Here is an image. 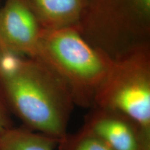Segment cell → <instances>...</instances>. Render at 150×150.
<instances>
[{"label":"cell","mask_w":150,"mask_h":150,"mask_svg":"<svg viewBox=\"0 0 150 150\" xmlns=\"http://www.w3.org/2000/svg\"><path fill=\"white\" fill-rule=\"evenodd\" d=\"M0 95L26 128L59 141L67 134L75 105L67 83L40 60L5 52Z\"/></svg>","instance_id":"6da1fadb"},{"label":"cell","mask_w":150,"mask_h":150,"mask_svg":"<svg viewBox=\"0 0 150 150\" xmlns=\"http://www.w3.org/2000/svg\"><path fill=\"white\" fill-rule=\"evenodd\" d=\"M33 59L41 61L63 79L76 106L91 108L112 59L92 45L78 28L41 30Z\"/></svg>","instance_id":"7a4b0ae2"},{"label":"cell","mask_w":150,"mask_h":150,"mask_svg":"<svg viewBox=\"0 0 150 150\" xmlns=\"http://www.w3.org/2000/svg\"><path fill=\"white\" fill-rule=\"evenodd\" d=\"M78 29L90 44L115 59L150 43V0H86Z\"/></svg>","instance_id":"3957f363"},{"label":"cell","mask_w":150,"mask_h":150,"mask_svg":"<svg viewBox=\"0 0 150 150\" xmlns=\"http://www.w3.org/2000/svg\"><path fill=\"white\" fill-rule=\"evenodd\" d=\"M95 106L122 112L150 132V43L112 59Z\"/></svg>","instance_id":"277c9868"},{"label":"cell","mask_w":150,"mask_h":150,"mask_svg":"<svg viewBox=\"0 0 150 150\" xmlns=\"http://www.w3.org/2000/svg\"><path fill=\"white\" fill-rule=\"evenodd\" d=\"M83 127L112 150H150V132L117 110L95 106L89 108Z\"/></svg>","instance_id":"5b68a950"},{"label":"cell","mask_w":150,"mask_h":150,"mask_svg":"<svg viewBox=\"0 0 150 150\" xmlns=\"http://www.w3.org/2000/svg\"><path fill=\"white\" fill-rule=\"evenodd\" d=\"M41 30L26 0H5L0 8V47L4 51L33 58Z\"/></svg>","instance_id":"8992f818"},{"label":"cell","mask_w":150,"mask_h":150,"mask_svg":"<svg viewBox=\"0 0 150 150\" xmlns=\"http://www.w3.org/2000/svg\"><path fill=\"white\" fill-rule=\"evenodd\" d=\"M42 29L78 28L86 0H26Z\"/></svg>","instance_id":"52a82bcc"},{"label":"cell","mask_w":150,"mask_h":150,"mask_svg":"<svg viewBox=\"0 0 150 150\" xmlns=\"http://www.w3.org/2000/svg\"><path fill=\"white\" fill-rule=\"evenodd\" d=\"M58 140L23 126L11 127L0 136V150H54Z\"/></svg>","instance_id":"ba28073f"},{"label":"cell","mask_w":150,"mask_h":150,"mask_svg":"<svg viewBox=\"0 0 150 150\" xmlns=\"http://www.w3.org/2000/svg\"><path fill=\"white\" fill-rule=\"evenodd\" d=\"M59 150H112L106 142L91 131L81 127L58 141Z\"/></svg>","instance_id":"9c48e42d"},{"label":"cell","mask_w":150,"mask_h":150,"mask_svg":"<svg viewBox=\"0 0 150 150\" xmlns=\"http://www.w3.org/2000/svg\"><path fill=\"white\" fill-rule=\"evenodd\" d=\"M11 127H13V123L11 113L0 95V136Z\"/></svg>","instance_id":"30bf717a"},{"label":"cell","mask_w":150,"mask_h":150,"mask_svg":"<svg viewBox=\"0 0 150 150\" xmlns=\"http://www.w3.org/2000/svg\"><path fill=\"white\" fill-rule=\"evenodd\" d=\"M4 54H5V52L4 51V50H2V48L0 47V63H1V60H2V58H3L4 55Z\"/></svg>","instance_id":"8fae6325"}]
</instances>
